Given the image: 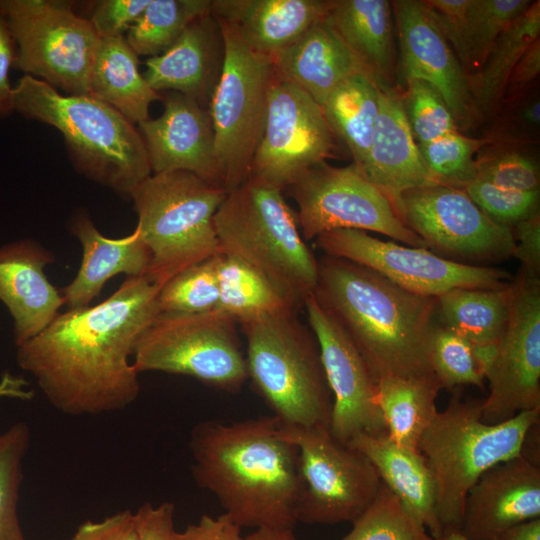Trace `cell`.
I'll list each match as a JSON object with an SVG mask.
<instances>
[{"instance_id":"cell-1","label":"cell","mask_w":540,"mask_h":540,"mask_svg":"<svg viewBox=\"0 0 540 540\" xmlns=\"http://www.w3.org/2000/svg\"><path fill=\"white\" fill-rule=\"evenodd\" d=\"M160 287L128 276L106 300L59 313L17 346V362L54 408L73 416L120 411L140 393L131 357L161 313Z\"/></svg>"},{"instance_id":"cell-2","label":"cell","mask_w":540,"mask_h":540,"mask_svg":"<svg viewBox=\"0 0 540 540\" xmlns=\"http://www.w3.org/2000/svg\"><path fill=\"white\" fill-rule=\"evenodd\" d=\"M189 448L196 483L240 527L294 528L301 491L298 449L276 417L197 423Z\"/></svg>"},{"instance_id":"cell-3","label":"cell","mask_w":540,"mask_h":540,"mask_svg":"<svg viewBox=\"0 0 540 540\" xmlns=\"http://www.w3.org/2000/svg\"><path fill=\"white\" fill-rule=\"evenodd\" d=\"M317 302L356 347L373 378L432 373L436 298L409 292L347 259H318Z\"/></svg>"},{"instance_id":"cell-4","label":"cell","mask_w":540,"mask_h":540,"mask_svg":"<svg viewBox=\"0 0 540 540\" xmlns=\"http://www.w3.org/2000/svg\"><path fill=\"white\" fill-rule=\"evenodd\" d=\"M14 110L56 128L75 169L124 198L152 174L142 136L112 106L90 95H66L24 75L14 85Z\"/></svg>"},{"instance_id":"cell-5","label":"cell","mask_w":540,"mask_h":540,"mask_svg":"<svg viewBox=\"0 0 540 540\" xmlns=\"http://www.w3.org/2000/svg\"><path fill=\"white\" fill-rule=\"evenodd\" d=\"M214 226L221 252L250 265L303 306L316 285L318 259L281 189L249 176L227 192Z\"/></svg>"},{"instance_id":"cell-6","label":"cell","mask_w":540,"mask_h":540,"mask_svg":"<svg viewBox=\"0 0 540 540\" xmlns=\"http://www.w3.org/2000/svg\"><path fill=\"white\" fill-rule=\"evenodd\" d=\"M540 420V410L524 411L504 422L481 419V401L454 392L424 430L418 450L431 470L436 513L444 528H459L469 489L489 468L522 453Z\"/></svg>"},{"instance_id":"cell-7","label":"cell","mask_w":540,"mask_h":540,"mask_svg":"<svg viewBox=\"0 0 540 540\" xmlns=\"http://www.w3.org/2000/svg\"><path fill=\"white\" fill-rule=\"evenodd\" d=\"M296 311L240 324L248 379L280 424L329 427L332 396L318 342Z\"/></svg>"},{"instance_id":"cell-8","label":"cell","mask_w":540,"mask_h":540,"mask_svg":"<svg viewBox=\"0 0 540 540\" xmlns=\"http://www.w3.org/2000/svg\"><path fill=\"white\" fill-rule=\"evenodd\" d=\"M227 192L187 171L151 174L132 191L136 229L151 252V283L161 288L221 252L214 216Z\"/></svg>"},{"instance_id":"cell-9","label":"cell","mask_w":540,"mask_h":540,"mask_svg":"<svg viewBox=\"0 0 540 540\" xmlns=\"http://www.w3.org/2000/svg\"><path fill=\"white\" fill-rule=\"evenodd\" d=\"M217 21L223 36L224 59L207 108L222 186L230 191L250 176L276 76L272 59L253 51L235 24Z\"/></svg>"},{"instance_id":"cell-10","label":"cell","mask_w":540,"mask_h":540,"mask_svg":"<svg viewBox=\"0 0 540 540\" xmlns=\"http://www.w3.org/2000/svg\"><path fill=\"white\" fill-rule=\"evenodd\" d=\"M237 323L226 314L160 313L139 338L133 365L140 374L185 375L235 394L248 380Z\"/></svg>"},{"instance_id":"cell-11","label":"cell","mask_w":540,"mask_h":540,"mask_svg":"<svg viewBox=\"0 0 540 540\" xmlns=\"http://www.w3.org/2000/svg\"><path fill=\"white\" fill-rule=\"evenodd\" d=\"M16 46L13 68L66 95H89V78L100 37L71 2L0 0Z\"/></svg>"},{"instance_id":"cell-12","label":"cell","mask_w":540,"mask_h":540,"mask_svg":"<svg viewBox=\"0 0 540 540\" xmlns=\"http://www.w3.org/2000/svg\"><path fill=\"white\" fill-rule=\"evenodd\" d=\"M279 434L295 444L301 491L297 522H353L372 502L382 482L371 462L336 439L328 426L280 424Z\"/></svg>"},{"instance_id":"cell-13","label":"cell","mask_w":540,"mask_h":540,"mask_svg":"<svg viewBox=\"0 0 540 540\" xmlns=\"http://www.w3.org/2000/svg\"><path fill=\"white\" fill-rule=\"evenodd\" d=\"M304 240L337 229L372 231L412 247L424 242L400 218L389 197L351 163L345 167L320 161L289 186Z\"/></svg>"},{"instance_id":"cell-14","label":"cell","mask_w":540,"mask_h":540,"mask_svg":"<svg viewBox=\"0 0 540 540\" xmlns=\"http://www.w3.org/2000/svg\"><path fill=\"white\" fill-rule=\"evenodd\" d=\"M396 210L425 247L444 258L471 264L512 257V227L493 220L460 188L437 183L408 190Z\"/></svg>"},{"instance_id":"cell-15","label":"cell","mask_w":540,"mask_h":540,"mask_svg":"<svg viewBox=\"0 0 540 540\" xmlns=\"http://www.w3.org/2000/svg\"><path fill=\"white\" fill-rule=\"evenodd\" d=\"M314 240L324 255L365 266L421 296L436 298L455 288H501L511 282L504 270L453 261L427 248L382 240L363 230H332Z\"/></svg>"},{"instance_id":"cell-16","label":"cell","mask_w":540,"mask_h":540,"mask_svg":"<svg viewBox=\"0 0 540 540\" xmlns=\"http://www.w3.org/2000/svg\"><path fill=\"white\" fill-rule=\"evenodd\" d=\"M512 283L509 319L487 373L488 396L481 401V419L488 424L540 410V280L522 270Z\"/></svg>"},{"instance_id":"cell-17","label":"cell","mask_w":540,"mask_h":540,"mask_svg":"<svg viewBox=\"0 0 540 540\" xmlns=\"http://www.w3.org/2000/svg\"><path fill=\"white\" fill-rule=\"evenodd\" d=\"M336 139L322 107L298 87L275 77L250 176L284 191L304 170L331 157Z\"/></svg>"},{"instance_id":"cell-18","label":"cell","mask_w":540,"mask_h":540,"mask_svg":"<svg viewBox=\"0 0 540 540\" xmlns=\"http://www.w3.org/2000/svg\"><path fill=\"white\" fill-rule=\"evenodd\" d=\"M303 307L318 342L332 396V435L343 443L360 434L385 435V423L375 401L376 381L362 356L312 292Z\"/></svg>"},{"instance_id":"cell-19","label":"cell","mask_w":540,"mask_h":540,"mask_svg":"<svg viewBox=\"0 0 540 540\" xmlns=\"http://www.w3.org/2000/svg\"><path fill=\"white\" fill-rule=\"evenodd\" d=\"M405 81L430 84L444 99L458 130H468L482 117L475 105L469 76L420 0L391 2Z\"/></svg>"},{"instance_id":"cell-20","label":"cell","mask_w":540,"mask_h":540,"mask_svg":"<svg viewBox=\"0 0 540 540\" xmlns=\"http://www.w3.org/2000/svg\"><path fill=\"white\" fill-rule=\"evenodd\" d=\"M161 100L164 105L162 114L155 119L148 118L137 127L152 174L187 171L223 187L208 108L173 91Z\"/></svg>"},{"instance_id":"cell-21","label":"cell","mask_w":540,"mask_h":540,"mask_svg":"<svg viewBox=\"0 0 540 540\" xmlns=\"http://www.w3.org/2000/svg\"><path fill=\"white\" fill-rule=\"evenodd\" d=\"M540 517V467L522 453L485 471L469 489L460 524L468 540H496Z\"/></svg>"},{"instance_id":"cell-22","label":"cell","mask_w":540,"mask_h":540,"mask_svg":"<svg viewBox=\"0 0 540 540\" xmlns=\"http://www.w3.org/2000/svg\"><path fill=\"white\" fill-rule=\"evenodd\" d=\"M54 261V254L32 239L0 247V300L13 318L17 346L43 331L64 305L45 274Z\"/></svg>"},{"instance_id":"cell-23","label":"cell","mask_w":540,"mask_h":540,"mask_svg":"<svg viewBox=\"0 0 540 540\" xmlns=\"http://www.w3.org/2000/svg\"><path fill=\"white\" fill-rule=\"evenodd\" d=\"M358 169L389 197L395 208L404 192L437 184L407 122L401 89L394 85L379 86V111L370 149Z\"/></svg>"},{"instance_id":"cell-24","label":"cell","mask_w":540,"mask_h":540,"mask_svg":"<svg viewBox=\"0 0 540 540\" xmlns=\"http://www.w3.org/2000/svg\"><path fill=\"white\" fill-rule=\"evenodd\" d=\"M223 59L220 25L209 12L190 24L165 52L148 58L143 76L158 93L178 92L207 107L220 77Z\"/></svg>"},{"instance_id":"cell-25","label":"cell","mask_w":540,"mask_h":540,"mask_svg":"<svg viewBox=\"0 0 540 540\" xmlns=\"http://www.w3.org/2000/svg\"><path fill=\"white\" fill-rule=\"evenodd\" d=\"M69 230L82 247L78 273L61 293L64 305L69 309L89 306L106 281L117 274L124 273L127 277L146 275L151 252L136 228L125 237L108 238L86 212L78 211L69 221Z\"/></svg>"},{"instance_id":"cell-26","label":"cell","mask_w":540,"mask_h":540,"mask_svg":"<svg viewBox=\"0 0 540 540\" xmlns=\"http://www.w3.org/2000/svg\"><path fill=\"white\" fill-rule=\"evenodd\" d=\"M334 0H211L210 13L236 25L255 52L272 58L323 20Z\"/></svg>"},{"instance_id":"cell-27","label":"cell","mask_w":540,"mask_h":540,"mask_svg":"<svg viewBox=\"0 0 540 540\" xmlns=\"http://www.w3.org/2000/svg\"><path fill=\"white\" fill-rule=\"evenodd\" d=\"M271 59L278 79L298 87L320 106L346 78L367 74L324 19Z\"/></svg>"},{"instance_id":"cell-28","label":"cell","mask_w":540,"mask_h":540,"mask_svg":"<svg viewBox=\"0 0 540 540\" xmlns=\"http://www.w3.org/2000/svg\"><path fill=\"white\" fill-rule=\"evenodd\" d=\"M346 444L371 462L381 482L438 539L443 527L436 513L434 479L420 451L399 445L386 434H360Z\"/></svg>"},{"instance_id":"cell-29","label":"cell","mask_w":540,"mask_h":540,"mask_svg":"<svg viewBox=\"0 0 540 540\" xmlns=\"http://www.w3.org/2000/svg\"><path fill=\"white\" fill-rule=\"evenodd\" d=\"M324 20L378 86H393L392 5L388 0H334Z\"/></svg>"},{"instance_id":"cell-30","label":"cell","mask_w":540,"mask_h":540,"mask_svg":"<svg viewBox=\"0 0 540 540\" xmlns=\"http://www.w3.org/2000/svg\"><path fill=\"white\" fill-rule=\"evenodd\" d=\"M89 95L112 106L133 124L150 118L151 104L162 98L140 73L138 56L124 36L100 39Z\"/></svg>"},{"instance_id":"cell-31","label":"cell","mask_w":540,"mask_h":540,"mask_svg":"<svg viewBox=\"0 0 540 540\" xmlns=\"http://www.w3.org/2000/svg\"><path fill=\"white\" fill-rule=\"evenodd\" d=\"M442 389L433 373L391 376L376 382V404L393 442L418 450L419 440L438 409Z\"/></svg>"},{"instance_id":"cell-32","label":"cell","mask_w":540,"mask_h":540,"mask_svg":"<svg viewBox=\"0 0 540 540\" xmlns=\"http://www.w3.org/2000/svg\"><path fill=\"white\" fill-rule=\"evenodd\" d=\"M512 295V281L501 288H455L436 297V314L471 343L495 347L507 326Z\"/></svg>"},{"instance_id":"cell-33","label":"cell","mask_w":540,"mask_h":540,"mask_svg":"<svg viewBox=\"0 0 540 540\" xmlns=\"http://www.w3.org/2000/svg\"><path fill=\"white\" fill-rule=\"evenodd\" d=\"M337 139L349 150L353 164L361 168L370 149L379 111V86L367 74L342 81L321 106Z\"/></svg>"},{"instance_id":"cell-34","label":"cell","mask_w":540,"mask_h":540,"mask_svg":"<svg viewBox=\"0 0 540 540\" xmlns=\"http://www.w3.org/2000/svg\"><path fill=\"white\" fill-rule=\"evenodd\" d=\"M540 34V1L519 15L498 37L480 70L469 75L471 93L482 119H490L505 95L517 61Z\"/></svg>"},{"instance_id":"cell-35","label":"cell","mask_w":540,"mask_h":540,"mask_svg":"<svg viewBox=\"0 0 540 540\" xmlns=\"http://www.w3.org/2000/svg\"><path fill=\"white\" fill-rule=\"evenodd\" d=\"M217 276L219 298L215 310L236 323L298 309L266 276L223 252L218 254Z\"/></svg>"},{"instance_id":"cell-36","label":"cell","mask_w":540,"mask_h":540,"mask_svg":"<svg viewBox=\"0 0 540 540\" xmlns=\"http://www.w3.org/2000/svg\"><path fill=\"white\" fill-rule=\"evenodd\" d=\"M497 346L471 343L443 325H435L430 340L429 362L442 389L454 390L464 385L484 389Z\"/></svg>"},{"instance_id":"cell-37","label":"cell","mask_w":540,"mask_h":540,"mask_svg":"<svg viewBox=\"0 0 540 540\" xmlns=\"http://www.w3.org/2000/svg\"><path fill=\"white\" fill-rule=\"evenodd\" d=\"M210 7L211 0H151L125 38L137 56H158Z\"/></svg>"},{"instance_id":"cell-38","label":"cell","mask_w":540,"mask_h":540,"mask_svg":"<svg viewBox=\"0 0 540 540\" xmlns=\"http://www.w3.org/2000/svg\"><path fill=\"white\" fill-rule=\"evenodd\" d=\"M531 3L530 0H471L460 58L468 76L480 70L498 37Z\"/></svg>"},{"instance_id":"cell-39","label":"cell","mask_w":540,"mask_h":540,"mask_svg":"<svg viewBox=\"0 0 540 540\" xmlns=\"http://www.w3.org/2000/svg\"><path fill=\"white\" fill-rule=\"evenodd\" d=\"M341 540H435L423 524L382 483L367 508Z\"/></svg>"},{"instance_id":"cell-40","label":"cell","mask_w":540,"mask_h":540,"mask_svg":"<svg viewBox=\"0 0 540 540\" xmlns=\"http://www.w3.org/2000/svg\"><path fill=\"white\" fill-rule=\"evenodd\" d=\"M475 178L498 187L540 191V165L534 145L490 143L474 160Z\"/></svg>"},{"instance_id":"cell-41","label":"cell","mask_w":540,"mask_h":540,"mask_svg":"<svg viewBox=\"0 0 540 540\" xmlns=\"http://www.w3.org/2000/svg\"><path fill=\"white\" fill-rule=\"evenodd\" d=\"M27 423L0 433V540H26L18 516L23 461L30 446Z\"/></svg>"},{"instance_id":"cell-42","label":"cell","mask_w":540,"mask_h":540,"mask_svg":"<svg viewBox=\"0 0 540 540\" xmlns=\"http://www.w3.org/2000/svg\"><path fill=\"white\" fill-rule=\"evenodd\" d=\"M218 254L176 274L159 291L161 313H204L219 298Z\"/></svg>"},{"instance_id":"cell-43","label":"cell","mask_w":540,"mask_h":540,"mask_svg":"<svg viewBox=\"0 0 540 540\" xmlns=\"http://www.w3.org/2000/svg\"><path fill=\"white\" fill-rule=\"evenodd\" d=\"M491 141L454 131L433 141L418 144L422 160L433 179L439 183L462 188L474 178L477 152Z\"/></svg>"},{"instance_id":"cell-44","label":"cell","mask_w":540,"mask_h":540,"mask_svg":"<svg viewBox=\"0 0 540 540\" xmlns=\"http://www.w3.org/2000/svg\"><path fill=\"white\" fill-rule=\"evenodd\" d=\"M485 136L491 143L536 145L540 135V97L538 85L505 95L490 118Z\"/></svg>"},{"instance_id":"cell-45","label":"cell","mask_w":540,"mask_h":540,"mask_svg":"<svg viewBox=\"0 0 540 540\" xmlns=\"http://www.w3.org/2000/svg\"><path fill=\"white\" fill-rule=\"evenodd\" d=\"M405 82L406 89L401 90L403 110L418 144L459 131L444 99L430 84L419 79Z\"/></svg>"},{"instance_id":"cell-46","label":"cell","mask_w":540,"mask_h":540,"mask_svg":"<svg viewBox=\"0 0 540 540\" xmlns=\"http://www.w3.org/2000/svg\"><path fill=\"white\" fill-rule=\"evenodd\" d=\"M461 189L489 217L508 226L539 212L540 191L502 188L475 177Z\"/></svg>"},{"instance_id":"cell-47","label":"cell","mask_w":540,"mask_h":540,"mask_svg":"<svg viewBox=\"0 0 540 540\" xmlns=\"http://www.w3.org/2000/svg\"><path fill=\"white\" fill-rule=\"evenodd\" d=\"M151 0H102L88 19L100 38L123 36Z\"/></svg>"},{"instance_id":"cell-48","label":"cell","mask_w":540,"mask_h":540,"mask_svg":"<svg viewBox=\"0 0 540 540\" xmlns=\"http://www.w3.org/2000/svg\"><path fill=\"white\" fill-rule=\"evenodd\" d=\"M422 2L460 61L471 0H424Z\"/></svg>"},{"instance_id":"cell-49","label":"cell","mask_w":540,"mask_h":540,"mask_svg":"<svg viewBox=\"0 0 540 540\" xmlns=\"http://www.w3.org/2000/svg\"><path fill=\"white\" fill-rule=\"evenodd\" d=\"M71 540H139L134 512L122 510L100 521L87 520Z\"/></svg>"},{"instance_id":"cell-50","label":"cell","mask_w":540,"mask_h":540,"mask_svg":"<svg viewBox=\"0 0 540 540\" xmlns=\"http://www.w3.org/2000/svg\"><path fill=\"white\" fill-rule=\"evenodd\" d=\"M174 513L175 506L171 502L157 506L147 502L140 506L134 512L139 540H177Z\"/></svg>"},{"instance_id":"cell-51","label":"cell","mask_w":540,"mask_h":540,"mask_svg":"<svg viewBox=\"0 0 540 540\" xmlns=\"http://www.w3.org/2000/svg\"><path fill=\"white\" fill-rule=\"evenodd\" d=\"M512 227L514 250L512 257L522 263L527 273H540V213L523 219Z\"/></svg>"},{"instance_id":"cell-52","label":"cell","mask_w":540,"mask_h":540,"mask_svg":"<svg viewBox=\"0 0 540 540\" xmlns=\"http://www.w3.org/2000/svg\"><path fill=\"white\" fill-rule=\"evenodd\" d=\"M240 527L223 513L217 517L204 514L177 534V540H244Z\"/></svg>"},{"instance_id":"cell-53","label":"cell","mask_w":540,"mask_h":540,"mask_svg":"<svg viewBox=\"0 0 540 540\" xmlns=\"http://www.w3.org/2000/svg\"><path fill=\"white\" fill-rule=\"evenodd\" d=\"M16 46L7 22L0 15V120L10 116L14 110V86L9 80L13 68Z\"/></svg>"},{"instance_id":"cell-54","label":"cell","mask_w":540,"mask_h":540,"mask_svg":"<svg viewBox=\"0 0 540 540\" xmlns=\"http://www.w3.org/2000/svg\"><path fill=\"white\" fill-rule=\"evenodd\" d=\"M539 74L540 38L535 40L517 61L508 79L505 95L519 92L533 85L536 83Z\"/></svg>"},{"instance_id":"cell-55","label":"cell","mask_w":540,"mask_h":540,"mask_svg":"<svg viewBox=\"0 0 540 540\" xmlns=\"http://www.w3.org/2000/svg\"><path fill=\"white\" fill-rule=\"evenodd\" d=\"M34 391L30 388L29 382L20 376L5 372L0 378V399L10 398L22 401L31 400Z\"/></svg>"},{"instance_id":"cell-56","label":"cell","mask_w":540,"mask_h":540,"mask_svg":"<svg viewBox=\"0 0 540 540\" xmlns=\"http://www.w3.org/2000/svg\"><path fill=\"white\" fill-rule=\"evenodd\" d=\"M496 540H540V517L507 528Z\"/></svg>"},{"instance_id":"cell-57","label":"cell","mask_w":540,"mask_h":540,"mask_svg":"<svg viewBox=\"0 0 540 540\" xmlns=\"http://www.w3.org/2000/svg\"><path fill=\"white\" fill-rule=\"evenodd\" d=\"M244 540H297L293 528L260 527L244 537Z\"/></svg>"},{"instance_id":"cell-58","label":"cell","mask_w":540,"mask_h":540,"mask_svg":"<svg viewBox=\"0 0 540 540\" xmlns=\"http://www.w3.org/2000/svg\"><path fill=\"white\" fill-rule=\"evenodd\" d=\"M435 540H468V539L465 538V536L461 533L459 528L448 527V528H444L440 537Z\"/></svg>"}]
</instances>
